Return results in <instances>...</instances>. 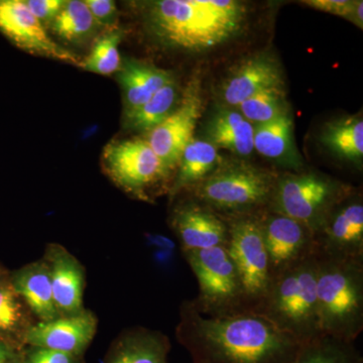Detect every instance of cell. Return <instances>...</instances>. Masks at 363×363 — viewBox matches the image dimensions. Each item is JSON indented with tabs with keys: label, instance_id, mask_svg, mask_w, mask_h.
<instances>
[{
	"label": "cell",
	"instance_id": "83f0119b",
	"mask_svg": "<svg viewBox=\"0 0 363 363\" xmlns=\"http://www.w3.org/2000/svg\"><path fill=\"white\" fill-rule=\"evenodd\" d=\"M52 30L60 39L68 43L85 42L96 32L98 25L85 1L70 0L52 23Z\"/></svg>",
	"mask_w": 363,
	"mask_h": 363
},
{
	"label": "cell",
	"instance_id": "277c9868",
	"mask_svg": "<svg viewBox=\"0 0 363 363\" xmlns=\"http://www.w3.org/2000/svg\"><path fill=\"white\" fill-rule=\"evenodd\" d=\"M278 174L247 162H222L189 189L193 199L224 218L257 215L269 209Z\"/></svg>",
	"mask_w": 363,
	"mask_h": 363
},
{
	"label": "cell",
	"instance_id": "4fadbf2b",
	"mask_svg": "<svg viewBox=\"0 0 363 363\" xmlns=\"http://www.w3.org/2000/svg\"><path fill=\"white\" fill-rule=\"evenodd\" d=\"M0 32L26 52L80 67L82 60L55 42L23 0H0Z\"/></svg>",
	"mask_w": 363,
	"mask_h": 363
},
{
	"label": "cell",
	"instance_id": "4dcf8cb0",
	"mask_svg": "<svg viewBox=\"0 0 363 363\" xmlns=\"http://www.w3.org/2000/svg\"><path fill=\"white\" fill-rule=\"evenodd\" d=\"M306 6L317 11H324L341 16L354 23L358 28H363V2L350 0H307L303 2Z\"/></svg>",
	"mask_w": 363,
	"mask_h": 363
},
{
	"label": "cell",
	"instance_id": "d4e9b609",
	"mask_svg": "<svg viewBox=\"0 0 363 363\" xmlns=\"http://www.w3.org/2000/svg\"><path fill=\"white\" fill-rule=\"evenodd\" d=\"M320 142L334 156L362 166L363 121L359 116H345L325 124Z\"/></svg>",
	"mask_w": 363,
	"mask_h": 363
},
{
	"label": "cell",
	"instance_id": "6da1fadb",
	"mask_svg": "<svg viewBox=\"0 0 363 363\" xmlns=\"http://www.w3.org/2000/svg\"><path fill=\"white\" fill-rule=\"evenodd\" d=\"M180 315L177 338L192 363H292L304 345L257 313L207 317L187 301Z\"/></svg>",
	"mask_w": 363,
	"mask_h": 363
},
{
	"label": "cell",
	"instance_id": "836d02e7",
	"mask_svg": "<svg viewBox=\"0 0 363 363\" xmlns=\"http://www.w3.org/2000/svg\"><path fill=\"white\" fill-rule=\"evenodd\" d=\"M85 4L98 26L116 25L117 18L116 2L112 0H86Z\"/></svg>",
	"mask_w": 363,
	"mask_h": 363
},
{
	"label": "cell",
	"instance_id": "4316f807",
	"mask_svg": "<svg viewBox=\"0 0 363 363\" xmlns=\"http://www.w3.org/2000/svg\"><path fill=\"white\" fill-rule=\"evenodd\" d=\"M292 363H363L354 342L322 334L305 343Z\"/></svg>",
	"mask_w": 363,
	"mask_h": 363
},
{
	"label": "cell",
	"instance_id": "f546056e",
	"mask_svg": "<svg viewBox=\"0 0 363 363\" xmlns=\"http://www.w3.org/2000/svg\"><path fill=\"white\" fill-rule=\"evenodd\" d=\"M121 33L117 30L105 33L95 43L89 56L81 61L79 68L100 75H111L118 72L121 67Z\"/></svg>",
	"mask_w": 363,
	"mask_h": 363
},
{
	"label": "cell",
	"instance_id": "5bb4252c",
	"mask_svg": "<svg viewBox=\"0 0 363 363\" xmlns=\"http://www.w3.org/2000/svg\"><path fill=\"white\" fill-rule=\"evenodd\" d=\"M274 88L285 89L283 68L274 54L262 52L233 67L222 81L218 95L222 106L235 108L257 93Z\"/></svg>",
	"mask_w": 363,
	"mask_h": 363
},
{
	"label": "cell",
	"instance_id": "74e56055",
	"mask_svg": "<svg viewBox=\"0 0 363 363\" xmlns=\"http://www.w3.org/2000/svg\"><path fill=\"white\" fill-rule=\"evenodd\" d=\"M9 272L7 271L6 267H4V266H2L1 264H0V279L4 278V277L6 276V274H9Z\"/></svg>",
	"mask_w": 363,
	"mask_h": 363
},
{
	"label": "cell",
	"instance_id": "7a4b0ae2",
	"mask_svg": "<svg viewBox=\"0 0 363 363\" xmlns=\"http://www.w3.org/2000/svg\"><path fill=\"white\" fill-rule=\"evenodd\" d=\"M145 13L150 30L164 44L204 52L242 30L247 6L236 0H159L150 2Z\"/></svg>",
	"mask_w": 363,
	"mask_h": 363
},
{
	"label": "cell",
	"instance_id": "3957f363",
	"mask_svg": "<svg viewBox=\"0 0 363 363\" xmlns=\"http://www.w3.org/2000/svg\"><path fill=\"white\" fill-rule=\"evenodd\" d=\"M316 255L274 277L257 314L305 344L322 335L317 302Z\"/></svg>",
	"mask_w": 363,
	"mask_h": 363
},
{
	"label": "cell",
	"instance_id": "9a60e30c",
	"mask_svg": "<svg viewBox=\"0 0 363 363\" xmlns=\"http://www.w3.org/2000/svg\"><path fill=\"white\" fill-rule=\"evenodd\" d=\"M171 226L183 252L226 247L228 241L226 219L193 198L173 210Z\"/></svg>",
	"mask_w": 363,
	"mask_h": 363
},
{
	"label": "cell",
	"instance_id": "30bf717a",
	"mask_svg": "<svg viewBox=\"0 0 363 363\" xmlns=\"http://www.w3.org/2000/svg\"><path fill=\"white\" fill-rule=\"evenodd\" d=\"M202 111L201 79L194 76L173 112L147 133L145 140L169 172L178 167L182 152L193 140Z\"/></svg>",
	"mask_w": 363,
	"mask_h": 363
},
{
	"label": "cell",
	"instance_id": "d6986e66",
	"mask_svg": "<svg viewBox=\"0 0 363 363\" xmlns=\"http://www.w3.org/2000/svg\"><path fill=\"white\" fill-rule=\"evenodd\" d=\"M171 342L162 332L131 329L112 343L102 363H169Z\"/></svg>",
	"mask_w": 363,
	"mask_h": 363
},
{
	"label": "cell",
	"instance_id": "603a6c76",
	"mask_svg": "<svg viewBox=\"0 0 363 363\" xmlns=\"http://www.w3.org/2000/svg\"><path fill=\"white\" fill-rule=\"evenodd\" d=\"M32 315L14 290L9 272L0 279V342L23 352L26 348V334L35 324Z\"/></svg>",
	"mask_w": 363,
	"mask_h": 363
},
{
	"label": "cell",
	"instance_id": "e575fe53",
	"mask_svg": "<svg viewBox=\"0 0 363 363\" xmlns=\"http://www.w3.org/2000/svg\"><path fill=\"white\" fill-rule=\"evenodd\" d=\"M147 240L150 247L159 248V250H176L174 241L161 234H147Z\"/></svg>",
	"mask_w": 363,
	"mask_h": 363
},
{
	"label": "cell",
	"instance_id": "52a82bcc",
	"mask_svg": "<svg viewBox=\"0 0 363 363\" xmlns=\"http://www.w3.org/2000/svg\"><path fill=\"white\" fill-rule=\"evenodd\" d=\"M183 255L199 284V295L192 300L198 311L214 318L250 313L238 269L225 247Z\"/></svg>",
	"mask_w": 363,
	"mask_h": 363
},
{
	"label": "cell",
	"instance_id": "7c38bea8",
	"mask_svg": "<svg viewBox=\"0 0 363 363\" xmlns=\"http://www.w3.org/2000/svg\"><path fill=\"white\" fill-rule=\"evenodd\" d=\"M257 218L272 278L315 255L314 233L307 226L269 209Z\"/></svg>",
	"mask_w": 363,
	"mask_h": 363
},
{
	"label": "cell",
	"instance_id": "2e32d148",
	"mask_svg": "<svg viewBox=\"0 0 363 363\" xmlns=\"http://www.w3.org/2000/svg\"><path fill=\"white\" fill-rule=\"evenodd\" d=\"M98 320L89 310L51 321H39L26 334V346L49 348L84 357L97 332Z\"/></svg>",
	"mask_w": 363,
	"mask_h": 363
},
{
	"label": "cell",
	"instance_id": "5b68a950",
	"mask_svg": "<svg viewBox=\"0 0 363 363\" xmlns=\"http://www.w3.org/2000/svg\"><path fill=\"white\" fill-rule=\"evenodd\" d=\"M316 259L322 334L354 342L363 330V262Z\"/></svg>",
	"mask_w": 363,
	"mask_h": 363
},
{
	"label": "cell",
	"instance_id": "ba28073f",
	"mask_svg": "<svg viewBox=\"0 0 363 363\" xmlns=\"http://www.w3.org/2000/svg\"><path fill=\"white\" fill-rule=\"evenodd\" d=\"M226 250L238 269L247 312L257 313L272 277L257 215L229 217Z\"/></svg>",
	"mask_w": 363,
	"mask_h": 363
},
{
	"label": "cell",
	"instance_id": "8d00e7d4",
	"mask_svg": "<svg viewBox=\"0 0 363 363\" xmlns=\"http://www.w3.org/2000/svg\"><path fill=\"white\" fill-rule=\"evenodd\" d=\"M23 352H18L6 344L0 342V363H13L23 354Z\"/></svg>",
	"mask_w": 363,
	"mask_h": 363
},
{
	"label": "cell",
	"instance_id": "f35d334b",
	"mask_svg": "<svg viewBox=\"0 0 363 363\" xmlns=\"http://www.w3.org/2000/svg\"><path fill=\"white\" fill-rule=\"evenodd\" d=\"M13 363H25V362H23V354H21V357H18V359H16V362H14Z\"/></svg>",
	"mask_w": 363,
	"mask_h": 363
},
{
	"label": "cell",
	"instance_id": "44dd1931",
	"mask_svg": "<svg viewBox=\"0 0 363 363\" xmlns=\"http://www.w3.org/2000/svg\"><path fill=\"white\" fill-rule=\"evenodd\" d=\"M208 142L217 149L229 150L236 156L252 154L255 126L233 107L221 106L205 124Z\"/></svg>",
	"mask_w": 363,
	"mask_h": 363
},
{
	"label": "cell",
	"instance_id": "d590c367",
	"mask_svg": "<svg viewBox=\"0 0 363 363\" xmlns=\"http://www.w3.org/2000/svg\"><path fill=\"white\" fill-rule=\"evenodd\" d=\"M174 259H175V250H159L156 248L155 252V259H156L157 264L162 267L169 266L173 264Z\"/></svg>",
	"mask_w": 363,
	"mask_h": 363
},
{
	"label": "cell",
	"instance_id": "ffe728a7",
	"mask_svg": "<svg viewBox=\"0 0 363 363\" xmlns=\"http://www.w3.org/2000/svg\"><path fill=\"white\" fill-rule=\"evenodd\" d=\"M9 277L16 292L40 321H51L60 317L52 297L51 274L45 259L9 272Z\"/></svg>",
	"mask_w": 363,
	"mask_h": 363
},
{
	"label": "cell",
	"instance_id": "1f68e13d",
	"mask_svg": "<svg viewBox=\"0 0 363 363\" xmlns=\"http://www.w3.org/2000/svg\"><path fill=\"white\" fill-rule=\"evenodd\" d=\"M23 357L25 363H85L84 357L32 346L26 348Z\"/></svg>",
	"mask_w": 363,
	"mask_h": 363
},
{
	"label": "cell",
	"instance_id": "9c48e42d",
	"mask_svg": "<svg viewBox=\"0 0 363 363\" xmlns=\"http://www.w3.org/2000/svg\"><path fill=\"white\" fill-rule=\"evenodd\" d=\"M102 162L107 175L119 187L140 198H147V191L169 174L143 138L109 143L104 150Z\"/></svg>",
	"mask_w": 363,
	"mask_h": 363
},
{
	"label": "cell",
	"instance_id": "7402d4cb",
	"mask_svg": "<svg viewBox=\"0 0 363 363\" xmlns=\"http://www.w3.org/2000/svg\"><path fill=\"white\" fill-rule=\"evenodd\" d=\"M117 79L123 89L124 114H128L149 101L175 77L171 71L130 60L121 67Z\"/></svg>",
	"mask_w": 363,
	"mask_h": 363
},
{
	"label": "cell",
	"instance_id": "8fae6325",
	"mask_svg": "<svg viewBox=\"0 0 363 363\" xmlns=\"http://www.w3.org/2000/svg\"><path fill=\"white\" fill-rule=\"evenodd\" d=\"M315 255L340 262H363V204L348 195L314 233Z\"/></svg>",
	"mask_w": 363,
	"mask_h": 363
},
{
	"label": "cell",
	"instance_id": "f1b7e54d",
	"mask_svg": "<svg viewBox=\"0 0 363 363\" xmlns=\"http://www.w3.org/2000/svg\"><path fill=\"white\" fill-rule=\"evenodd\" d=\"M235 108L253 126L271 123L290 112L286 90L281 88L262 91Z\"/></svg>",
	"mask_w": 363,
	"mask_h": 363
},
{
	"label": "cell",
	"instance_id": "cb8c5ba5",
	"mask_svg": "<svg viewBox=\"0 0 363 363\" xmlns=\"http://www.w3.org/2000/svg\"><path fill=\"white\" fill-rule=\"evenodd\" d=\"M221 164L216 147L206 140L193 138L182 152L169 194L175 197L183 191L194 187L211 175Z\"/></svg>",
	"mask_w": 363,
	"mask_h": 363
},
{
	"label": "cell",
	"instance_id": "8992f818",
	"mask_svg": "<svg viewBox=\"0 0 363 363\" xmlns=\"http://www.w3.org/2000/svg\"><path fill=\"white\" fill-rule=\"evenodd\" d=\"M352 193L341 182L314 172H294L278 177L269 210L319 230L332 210Z\"/></svg>",
	"mask_w": 363,
	"mask_h": 363
},
{
	"label": "cell",
	"instance_id": "ac0fdd59",
	"mask_svg": "<svg viewBox=\"0 0 363 363\" xmlns=\"http://www.w3.org/2000/svg\"><path fill=\"white\" fill-rule=\"evenodd\" d=\"M253 149L281 168L293 172L304 168V160L296 145L291 111L271 123L255 126Z\"/></svg>",
	"mask_w": 363,
	"mask_h": 363
},
{
	"label": "cell",
	"instance_id": "e0dca14e",
	"mask_svg": "<svg viewBox=\"0 0 363 363\" xmlns=\"http://www.w3.org/2000/svg\"><path fill=\"white\" fill-rule=\"evenodd\" d=\"M44 259L51 274L52 297L60 317L73 316L85 310V272L81 262L59 245H49Z\"/></svg>",
	"mask_w": 363,
	"mask_h": 363
},
{
	"label": "cell",
	"instance_id": "d6a6232c",
	"mask_svg": "<svg viewBox=\"0 0 363 363\" xmlns=\"http://www.w3.org/2000/svg\"><path fill=\"white\" fill-rule=\"evenodd\" d=\"M65 2L63 0H28L25 4L33 16L44 26L52 23Z\"/></svg>",
	"mask_w": 363,
	"mask_h": 363
},
{
	"label": "cell",
	"instance_id": "484cf974",
	"mask_svg": "<svg viewBox=\"0 0 363 363\" xmlns=\"http://www.w3.org/2000/svg\"><path fill=\"white\" fill-rule=\"evenodd\" d=\"M179 104V89L175 79L161 88L149 101L124 114V126L128 130L149 133L173 112Z\"/></svg>",
	"mask_w": 363,
	"mask_h": 363
}]
</instances>
